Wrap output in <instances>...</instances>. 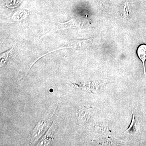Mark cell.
<instances>
[{
  "mask_svg": "<svg viewBox=\"0 0 146 146\" xmlns=\"http://www.w3.org/2000/svg\"><path fill=\"white\" fill-rule=\"evenodd\" d=\"M90 113L89 109H82L80 111L78 119L80 123H85L90 118Z\"/></svg>",
  "mask_w": 146,
  "mask_h": 146,
  "instance_id": "cell-4",
  "label": "cell"
},
{
  "mask_svg": "<svg viewBox=\"0 0 146 146\" xmlns=\"http://www.w3.org/2000/svg\"><path fill=\"white\" fill-rule=\"evenodd\" d=\"M136 53L139 59L142 61L143 67L144 74L146 76V72L145 63L146 60V44H142L138 47Z\"/></svg>",
  "mask_w": 146,
  "mask_h": 146,
  "instance_id": "cell-3",
  "label": "cell"
},
{
  "mask_svg": "<svg viewBox=\"0 0 146 146\" xmlns=\"http://www.w3.org/2000/svg\"><path fill=\"white\" fill-rule=\"evenodd\" d=\"M84 25L78 19L76 18H73L70 21L65 23H58L57 25V28L58 29L63 30L71 28L76 27H78L82 26Z\"/></svg>",
  "mask_w": 146,
  "mask_h": 146,
  "instance_id": "cell-1",
  "label": "cell"
},
{
  "mask_svg": "<svg viewBox=\"0 0 146 146\" xmlns=\"http://www.w3.org/2000/svg\"><path fill=\"white\" fill-rule=\"evenodd\" d=\"M91 39L82 40H73L68 45V47L76 49H85L90 46L92 43Z\"/></svg>",
  "mask_w": 146,
  "mask_h": 146,
  "instance_id": "cell-2",
  "label": "cell"
},
{
  "mask_svg": "<svg viewBox=\"0 0 146 146\" xmlns=\"http://www.w3.org/2000/svg\"><path fill=\"white\" fill-rule=\"evenodd\" d=\"M14 47H13L11 49L7 51L6 52L2 54L1 55V67H3L5 65L7 61V59L10 53L11 52L13 49Z\"/></svg>",
  "mask_w": 146,
  "mask_h": 146,
  "instance_id": "cell-5",
  "label": "cell"
}]
</instances>
